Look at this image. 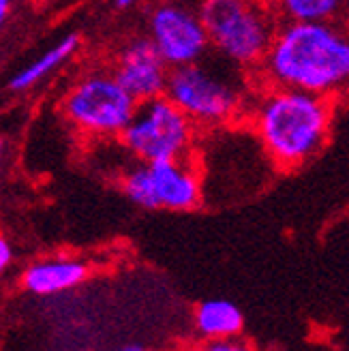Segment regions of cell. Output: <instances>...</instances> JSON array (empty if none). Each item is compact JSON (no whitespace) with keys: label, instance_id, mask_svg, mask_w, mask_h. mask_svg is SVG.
<instances>
[{"label":"cell","instance_id":"cell-15","mask_svg":"<svg viewBox=\"0 0 349 351\" xmlns=\"http://www.w3.org/2000/svg\"><path fill=\"white\" fill-rule=\"evenodd\" d=\"M206 351H251L249 347H244L240 343H234L232 339L230 341H215L213 345H208Z\"/></svg>","mask_w":349,"mask_h":351},{"label":"cell","instance_id":"cell-12","mask_svg":"<svg viewBox=\"0 0 349 351\" xmlns=\"http://www.w3.org/2000/svg\"><path fill=\"white\" fill-rule=\"evenodd\" d=\"M195 324L206 339L230 341L242 332L244 317L234 302L217 298V300H206L197 306Z\"/></svg>","mask_w":349,"mask_h":351},{"label":"cell","instance_id":"cell-14","mask_svg":"<svg viewBox=\"0 0 349 351\" xmlns=\"http://www.w3.org/2000/svg\"><path fill=\"white\" fill-rule=\"evenodd\" d=\"M11 259H13V249L7 238L0 236V274H3L9 266H11Z\"/></svg>","mask_w":349,"mask_h":351},{"label":"cell","instance_id":"cell-3","mask_svg":"<svg viewBox=\"0 0 349 351\" xmlns=\"http://www.w3.org/2000/svg\"><path fill=\"white\" fill-rule=\"evenodd\" d=\"M247 71L208 54L184 66L169 69L165 97L200 129H223L244 120L255 93L253 77Z\"/></svg>","mask_w":349,"mask_h":351},{"label":"cell","instance_id":"cell-13","mask_svg":"<svg viewBox=\"0 0 349 351\" xmlns=\"http://www.w3.org/2000/svg\"><path fill=\"white\" fill-rule=\"evenodd\" d=\"M278 22H341L345 0H272Z\"/></svg>","mask_w":349,"mask_h":351},{"label":"cell","instance_id":"cell-11","mask_svg":"<svg viewBox=\"0 0 349 351\" xmlns=\"http://www.w3.org/2000/svg\"><path fill=\"white\" fill-rule=\"evenodd\" d=\"M82 45V37L77 32L67 34L64 39H60L56 45H51L49 49H45L39 58H34L32 62H28L24 69H20L9 82V88L13 93H24L30 90L37 84H41L47 75H51L54 71L77 54V49Z\"/></svg>","mask_w":349,"mask_h":351},{"label":"cell","instance_id":"cell-21","mask_svg":"<svg viewBox=\"0 0 349 351\" xmlns=\"http://www.w3.org/2000/svg\"><path fill=\"white\" fill-rule=\"evenodd\" d=\"M32 3H37V0H32Z\"/></svg>","mask_w":349,"mask_h":351},{"label":"cell","instance_id":"cell-10","mask_svg":"<svg viewBox=\"0 0 349 351\" xmlns=\"http://www.w3.org/2000/svg\"><path fill=\"white\" fill-rule=\"evenodd\" d=\"M88 268L77 259H47L32 263L24 272V285L28 291L39 295L60 293L84 283Z\"/></svg>","mask_w":349,"mask_h":351},{"label":"cell","instance_id":"cell-9","mask_svg":"<svg viewBox=\"0 0 349 351\" xmlns=\"http://www.w3.org/2000/svg\"><path fill=\"white\" fill-rule=\"evenodd\" d=\"M148 178L152 189L154 210H193L202 202V178L193 163V159L182 156V159L169 161H154L146 163Z\"/></svg>","mask_w":349,"mask_h":351},{"label":"cell","instance_id":"cell-16","mask_svg":"<svg viewBox=\"0 0 349 351\" xmlns=\"http://www.w3.org/2000/svg\"><path fill=\"white\" fill-rule=\"evenodd\" d=\"M15 0H0V30H3L9 22V17L13 13Z\"/></svg>","mask_w":349,"mask_h":351},{"label":"cell","instance_id":"cell-18","mask_svg":"<svg viewBox=\"0 0 349 351\" xmlns=\"http://www.w3.org/2000/svg\"><path fill=\"white\" fill-rule=\"evenodd\" d=\"M247 3H255V5H268V7H270L272 0H247Z\"/></svg>","mask_w":349,"mask_h":351},{"label":"cell","instance_id":"cell-17","mask_svg":"<svg viewBox=\"0 0 349 351\" xmlns=\"http://www.w3.org/2000/svg\"><path fill=\"white\" fill-rule=\"evenodd\" d=\"M139 0H114V5L118 7V9H129V7H133V5H137Z\"/></svg>","mask_w":349,"mask_h":351},{"label":"cell","instance_id":"cell-1","mask_svg":"<svg viewBox=\"0 0 349 351\" xmlns=\"http://www.w3.org/2000/svg\"><path fill=\"white\" fill-rule=\"evenodd\" d=\"M349 80V41L341 22H278L257 86L339 99Z\"/></svg>","mask_w":349,"mask_h":351},{"label":"cell","instance_id":"cell-8","mask_svg":"<svg viewBox=\"0 0 349 351\" xmlns=\"http://www.w3.org/2000/svg\"><path fill=\"white\" fill-rule=\"evenodd\" d=\"M110 69L120 86L137 103L165 95L169 66L159 56V51L148 37L129 39L116 51Z\"/></svg>","mask_w":349,"mask_h":351},{"label":"cell","instance_id":"cell-2","mask_svg":"<svg viewBox=\"0 0 349 351\" xmlns=\"http://www.w3.org/2000/svg\"><path fill=\"white\" fill-rule=\"evenodd\" d=\"M337 101L255 84L244 122L253 129L261 150L276 167L296 169L315 159L330 142Z\"/></svg>","mask_w":349,"mask_h":351},{"label":"cell","instance_id":"cell-20","mask_svg":"<svg viewBox=\"0 0 349 351\" xmlns=\"http://www.w3.org/2000/svg\"><path fill=\"white\" fill-rule=\"evenodd\" d=\"M3 150H5V144H3V139H0V159H3Z\"/></svg>","mask_w":349,"mask_h":351},{"label":"cell","instance_id":"cell-6","mask_svg":"<svg viewBox=\"0 0 349 351\" xmlns=\"http://www.w3.org/2000/svg\"><path fill=\"white\" fill-rule=\"evenodd\" d=\"M118 137L135 159L154 163L193 154L197 127L163 95L139 103Z\"/></svg>","mask_w":349,"mask_h":351},{"label":"cell","instance_id":"cell-7","mask_svg":"<svg viewBox=\"0 0 349 351\" xmlns=\"http://www.w3.org/2000/svg\"><path fill=\"white\" fill-rule=\"evenodd\" d=\"M148 39L169 69L197 62L210 49L200 13L176 0H163L150 11Z\"/></svg>","mask_w":349,"mask_h":351},{"label":"cell","instance_id":"cell-19","mask_svg":"<svg viewBox=\"0 0 349 351\" xmlns=\"http://www.w3.org/2000/svg\"><path fill=\"white\" fill-rule=\"evenodd\" d=\"M120 351H144V349H142V347H135V345H133V347H125V349H120Z\"/></svg>","mask_w":349,"mask_h":351},{"label":"cell","instance_id":"cell-5","mask_svg":"<svg viewBox=\"0 0 349 351\" xmlns=\"http://www.w3.org/2000/svg\"><path fill=\"white\" fill-rule=\"evenodd\" d=\"M137 101L120 86L112 69H95L77 77L62 97L69 125L88 137H118L137 110Z\"/></svg>","mask_w":349,"mask_h":351},{"label":"cell","instance_id":"cell-4","mask_svg":"<svg viewBox=\"0 0 349 351\" xmlns=\"http://www.w3.org/2000/svg\"><path fill=\"white\" fill-rule=\"evenodd\" d=\"M197 13L215 54L253 75L278 26L272 9L247 0H204Z\"/></svg>","mask_w":349,"mask_h":351}]
</instances>
